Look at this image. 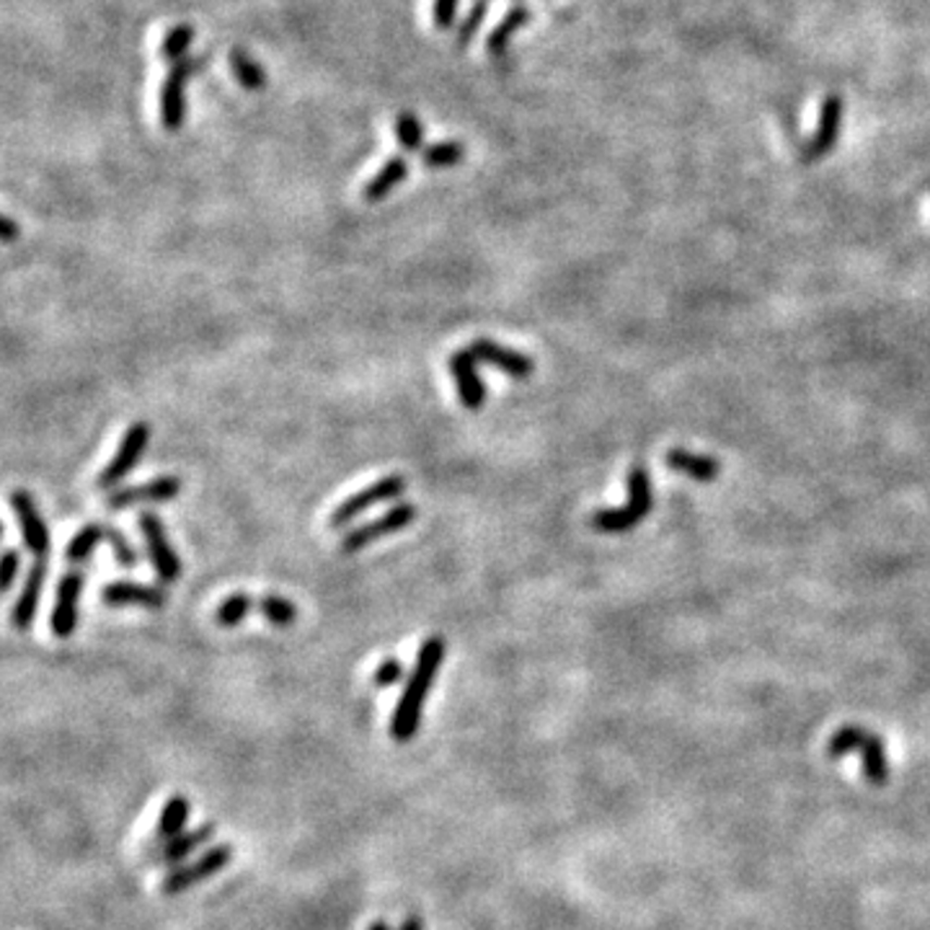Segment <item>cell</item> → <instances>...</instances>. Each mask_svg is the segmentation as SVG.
<instances>
[{
  "instance_id": "cell-20",
  "label": "cell",
  "mask_w": 930,
  "mask_h": 930,
  "mask_svg": "<svg viewBox=\"0 0 930 930\" xmlns=\"http://www.w3.org/2000/svg\"><path fill=\"white\" fill-rule=\"evenodd\" d=\"M191 817V802L186 796H171L169 802L163 804L161 817H158V827H156V843H169V840H174L182 835L186 830V822H189Z\"/></svg>"
},
{
  "instance_id": "cell-9",
  "label": "cell",
  "mask_w": 930,
  "mask_h": 930,
  "mask_svg": "<svg viewBox=\"0 0 930 930\" xmlns=\"http://www.w3.org/2000/svg\"><path fill=\"white\" fill-rule=\"evenodd\" d=\"M413 520H417V507L401 501V505L388 509V512L377 517V520H372V522H368V525L351 530L349 535H344L342 550L344 554H355V550H362L364 546L381 541V537H385V535L398 533V530L411 525Z\"/></svg>"
},
{
  "instance_id": "cell-33",
  "label": "cell",
  "mask_w": 930,
  "mask_h": 930,
  "mask_svg": "<svg viewBox=\"0 0 930 930\" xmlns=\"http://www.w3.org/2000/svg\"><path fill=\"white\" fill-rule=\"evenodd\" d=\"M458 5H460V0H434L432 18H434V26H437L439 32L452 29L455 16H458Z\"/></svg>"
},
{
  "instance_id": "cell-18",
  "label": "cell",
  "mask_w": 930,
  "mask_h": 930,
  "mask_svg": "<svg viewBox=\"0 0 930 930\" xmlns=\"http://www.w3.org/2000/svg\"><path fill=\"white\" fill-rule=\"evenodd\" d=\"M101 599L107 605H112V608L137 605V608L161 610L165 605V592L158 587H148V584H137V582H112L103 587Z\"/></svg>"
},
{
  "instance_id": "cell-36",
  "label": "cell",
  "mask_w": 930,
  "mask_h": 930,
  "mask_svg": "<svg viewBox=\"0 0 930 930\" xmlns=\"http://www.w3.org/2000/svg\"><path fill=\"white\" fill-rule=\"evenodd\" d=\"M401 930H424V922H422V918H419V915H409V918L404 920Z\"/></svg>"
},
{
  "instance_id": "cell-29",
  "label": "cell",
  "mask_w": 930,
  "mask_h": 930,
  "mask_svg": "<svg viewBox=\"0 0 930 930\" xmlns=\"http://www.w3.org/2000/svg\"><path fill=\"white\" fill-rule=\"evenodd\" d=\"M488 11V0H475L471 5V11H468V16L460 21V26L455 29V41H458V50H466L468 45H471L473 34L481 29V24H484Z\"/></svg>"
},
{
  "instance_id": "cell-12",
  "label": "cell",
  "mask_w": 930,
  "mask_h": 930,
  "mask_svg": "<svg viewBox=\"0 0 930 930\" xmlns=\"http://www.w3.org/2000/svg\"><path fill=\"white\" fill-rule=\"evenodd\" d=\"M182 492V481L176 475H161V479L148 481V484L120 488L112 496H107L109 509H127L135 505H163V501L176 499Z\"/></svg>"
},
{
  "instance_id": "cell-32",
  "label": "cell",
  "mask_w": 930,
  "mask_h": 930,
  "mask_svg": "<svg viewBox=\"0 0 930 930\" xmlns=\"http://www.w3.org/2000/svg\"><path fill=\"white\" fill-rule=\"evenodd\" d=\"M107 541H109V546L114 548L116 563H120V567H124V569H135V567H137V554H135V548L129 546L127 537H124V535L120 533V530L107 528Z\"/></svg>"
},
{
  "instance_id": "cell-31",
  "label": "cell",
  "mask_w": 930,
  "mask_h": 930,
  "mask_svg": "<svg viewBox=\"0 0 930 930\" xmlns=\"http://www.w3.org/2000/svg\"><path fill=\"white\" fill-rule=\"evenodd\" d=\"M21 571V554L16 548H5L0 554V595L13 587Z\"/></svg>"
},
{
  "instance_id": "cell-30",
  "label": "cell",
  "mask_w": 930,
  "mask_h": 930,
  "mask_svg": "<svg viewBox=\"0 0 930 930\" xmlns=\"http://www.w3.org/2000/svg\"><path fill=\"white\" fill-rule=\"evenodd\" d=\"M396 137L406 150H422L424 129H422V122H419V116L409 114V112L398 114L396 116Z\"/></svg>"
},
{
  "instance_id": "cell-34",
  "label": "cell",
  "mask_w": 930,
  "mask_h": 930,
  "mask_svg": "<svg viewBox=\"0 0 930 930\" xmlns=\"http://www.w3.org/2000/svg\"><path fill=\"white\" fill-rule=\"evenodd\" d=\"M404 678V667H401V661H398L396 657H390V659H385L381 667H377V672H375V685L377 687H390V685H396L398 680Z\"/></svg>"
},
{
  "instance_id": "cell-24",
  "label": "cell",
  "mask_w": 930,
  "mask_h": 930,
  "mask_svg": "<svg viewBox=\"0 0 930 930\" xmlns=\"http://www.w3.org/2000/svg\"><path fill=\"white\" fill-rule=\"evenodd\" d=\"M107 537V528L99 525V522H91V525L80 528L78 533L71 537V543H67L65 548V558L71 563H80L86 561L88 556L94 554V548L99 546V543Z\"/></svg>"
},
{
  "instance_id": "cell-27",
  "label": "cell",
  "mask_w": 930,
  "mask_h": 930,
  "mask_svg": "<svg viewBox=\"0 0 930 930\" xmlns=\"http://www.w3.org/2000/svg\"><path fill=\"white\" fill-rule=\"evenodd\" d=\"M259 610H261V616H264L272 625H277V629H287V625H293L295 618H298V608H295L289 599L280 597V595L261 597Z\"/></svg>"
},
{
  "instance_id": "cell-10",
  "label": "cell",
  "mask_w": 930,
  "mask_h": 930,
  "mask_svg": "<svg viewBox=\"0 0 930 930\" xmlns=\"http://www.w3.org/2000/svg\"><path fill=\"white\" fill-rule=\"evenodd\" d=\"M840 122H843V99H840L838 94H827L822 99V107H819V122L815 135H811V140L806 142V148L802 150L804 163H815L819 158L832 153L840 135Z\"/></svg>"
},
{
  "instance_id": "cell-22",
  "label": "cell",
  "mask_w": 930,
  "mask_h": 930,
  "mask_svg": "<svg viewBox=\"0 0 930 930\" xmlns=\"http://www.w3.org/2000/svg\"><path fill=\"white\" fill-rule=\"evenodd\" d=\"M530 18H533V13H530V9H525V5H514L512 11H507V16L494 26L492 34H488V39H486L488 54H496V58H501V54L507 52L509 39H512L514 34L522 29V26H528Z\"/></svg>"
},
{
  "instance_id": "cell-26",
  "label": "cell",
  "mask_w": 930,
  "mask_h": 930,
  "mask_svg": "<svg viewBox=\"0 0 930 930\" xmlns=\"http://www.w3.org/2000/svg\"><path fill=\"white\" fill-rule=\"evenodd\" d=\"M195 34H197L195 26H189V24L174 26V29L165 34L163 41H161V58L169 60V62H176V60L186 58V54H189V50H191V41H195Z\"/></svg>"
},
{
  "instance_id": "cell-8",
  "label": "cell",
  "mask_w": 930,
  "mask_h": 930,
  "mask_svg": "<svg viewBox=\"0 0 930 930\" xmlns=\"http://www.w3.org/2000/svg\"><path fill=\"white\" fill-rule=\"evenodd\" d=\"M404 492H406V479H404V475H398V473L385 475V479L375 481V484H372V486L362 488V492L351 494L347 501H342V505L334 509V514H331V520H328L331 528L349 525V522L355 520V517H360L364 512V509L381 505V501L396 499V496H401Z\"/></svg>"
},
{
  "instance_id": "cell-5",
  "label": "cell",
  "mask_w": 930,
  "mask_h": 930,
  "mask_svg": "<svg viewBox=\"0 0 930 930\" xmlns=\"http://www.w3.org/2000/svg\"><path fill=\"white\" fill-rule=\"evenodd\" d=\"M233 860V845L231 843H220L207 847V853H202L197 860H191V864L176 866L174 871H169V877L163 879L161 892L165 897H176V894H184L186 889L202 884V881L218 877L223 868H227V864Z\"/></svg>"
},
{
  "instance_id": "cell-19",
  "label": "cell",
  "mask_w": 930,
  "mask_h": 930,
  "mask_svg": "<svg viewBox=\"0 0 930 930\" xmlns=\"http://www.w3.org/2000/svg\"><path fill=\"white\" fill-rule=\"evenodd\" d=\"M667 466H670L672 471L691 475L693 481H700V484H711L721 471V463L711 458V455L680 450V447H672V450L667 452Z\"/></svg>"
},
{
  "instance_id": "cell-15",
  "label": "cell",
  "mask_w": 930,
  "mask_h": 930,
  "mask_svg": "<svg viewBox=\"0 0 930 930\" xmlns=\"http://www.w3.org/2000/svg\"><path fill=\"white\" fill-rule=\"evenodd\" d=\"M450 372L458 383L460 404L466 409H481L486 401V385L479 375V357L471 349H460L450 357Z\"/></svg>"
},
{
  "instance_id": "cell-23",
  "label": "cell",
  "mask_w": 930,
  "mask_h": 930,
  "mask_svg": "<svg viewBox=\"0 0 930 930\" xmlns=\"http://www.w3.org/2000/svg\"><path fill=\"white\" fill-rule=\"evenodd\" d=\"M227 62H231L233 78H236L240 86L246 88V91H264L266 88L264 67H261L259 62L253 60L246 50H240V47H233L231 54H227Z\"/></svg>"
},
{
  "instance_id": "cell-13",
  "label": "cell",
  "mask_w": 930,
  "mask_h": 930,
  "mask_svg": "<svg viewBox=\"0 0 930 930\" xmlns=\"http://www.w3.org/2000/svg\"><path fill=\"white\" fill-rule=\"evenodd\" d=\"M11 507L16 514L21 535H24V546L32 550L37 558H45L50 550V530H47L45 520H41L37 505H34L29 492H13L11 494Z\"/></svg>"
},
{
  "instance_id": "cell-14",
  "label": "cell",
  "mask_w": 930,
  "mask_h": 930,
  "mask_svg": "<svg viewBox=\"0 0 930 930\" xmlns=\"http://www.w3.org/2000/svg\"><path fill=\"white\" fill-rule=\"evenodd\" d=\"M215 832H218L215 822H202L199 827H195V830L182 832L178 838L169 840V843H153L150 845L148 856H150V860H156V864L176 866V864H182L184 858H189L191 853L199 851V847L212 843Z\"/></svg>"
},
{
  "instance_id": "cell-2",
  "label": "cell",
  "mask_w": 930,
  "mask_h": 930,
  "mask_svg": "<svg viewBox=\"0 0 930 930\" xmlns=\"http://www.w3.org/2000/svg\"><path fill=\"white\" fill-rule=\"evenodd\" d=\"M827 753L830 757H845L851 753L860 755V768H864L866 781L871 785H886L889 776H892V765H889L884 740L879 734H873L871 729L858 727V723H845L840 727L835 734L830 736L827 744Z\"/></svg>"
},
{
  "instance_id": "cell-11",
  "label": "cell",
  "mask_w": 930,
  "mask_h": 930,
  "mask_svg": "<svg viewBox=\"0 0 930 930\" xmlns=\"http://www.w3.org/2000/svg\"><path fill=\"white\" fill-rule=\"evenodd\" d=\"M86 584V576L80 571H67L60 576L58 582V595H54V608H52V633L60 638L73 636L75 625H78V599Z\"/></svg>"
},
{
  "instance_id": "cell-16",
  "label": "cell",
  "mask_w": 930,
  "mask_h": 930,
  "mask_svg": "<svg viewBox=\"0 0 930 930\" xmlns=\"http://www.w3.org/2000/svg\"><path fill=\"white\" fill-rule=\"evenodd\" d=\"M468 349L479 357V362L494 364V368H499L505 375L514 377V381H528V377L533 375V360H530L528 355H522V351L505 347V344H496L492 339H475Z\"/></svg>"
},
{
  "instance_id": "cell-25",
  "label": "cell",
  "mask_w": 930,
  "mask_h": 930,
  "mask_svg": "<svg viewBox=\"0 0 930 930\" xmlns=\"http://www.w3.org/2000/svg\"><path fill=\"white\" fill-rule=\"evenodd\" d=\"M466 156L463 142L458 140H445L422 150V161L426 169H450V165L460 163Z\"/></svg>"
},
{
  "instance_id": "cell-35",
  "label": "cell",
  "mask_w": 930,
  "mask_h": 930,
  "mask_svg": "<svg viewBox=\"0 0 930 930\" xmlns=\"http://www.w3.org/2000/svg\"><path fill=\"white\" fill-rule=\"evenodd\" d=\"M21 238V225L9 215H0V244H13Z\"/></svg>"
},
{
  "instance_id": "cell-28",
  "label": "cell",
  "mask_w": 930,
  "mask_h": 930,
  "mask_svg": "<svg viewBox=\"0 0 930 930\" xmlns=\"http://www.w3.org/2000/svg\"><path fill=\"white\" fill-rule=\"evenodd\" d=\"M248 610H251V597L244 595V592H236V595L225 597L223 603H220L215 620L223 629H236L240 620L248 616Z\"/></svg>"
},
{
  "instance_id": "cell-4",
  "label": "cell",
  "mask_w": 930,
  "mask_h": 930,
  "mask_svg": "<svg viewBox=\"0 0 930 930\" xmlns=\"http://www.w3.org/2000/svg\"><path fill=\"white\" fill-rule=\"evenodd\" d=\"M210 67V52L186 54V58L171 62V71L161 86V124L165 133H178L186 120V86Z\"/></svg>"
},
{
  "instance_id": "cell-7",
  "label": "cell",
  "mask_w": 930,
  "mask_h": 930,
  "mask_svg": "<svg viewBox=\"0 0 930 930\" xmlns=\"http://www.w3.org/2000/svg\"><path fill=\"white\" fill-rule=\"evenodd\" d=\"M137 525H140L145 548H148V556L150 561H153L158 579H161L163 584H174L176 579L182 576V561H178L174 546L169 543V533H165L161 517L145 512L140 514V520H137Z\"/></svg>"
},
{
  "instance_id": "cell-37",
  "label": "cell",
  "mask_w": 930,
  "mask_h": 930,
  "mask_svg": "<svg viewBox=\"0 0 930 930\" xmlns=\"http://www.w3.org/2000/svg\"><path fill=\"white\" fill-rule=\"evenodd\" d=\"M368 930H393V928L385 920H375V922H370Z\"/></svg>"
},
{
  "instance_id": "cell-3",
  "label": "cell",
  "mask_w": 930,
  "mask_h": 930,
  "mask_svg": "<svg viewBox=\"0 0 930 930\" xmlns=\"http://www.w3.org/2000/svg\"><path fill=\"white\" fill-rule=\"evenodd\" d=\"M652 481L646 466H633L629 473V505L618 509H597L590 517V525L599 533H629L652 512Z\"/></svg>"
},
{
  "instance_id": "cell-17",
  "label": "cell",
  "mask_w": 930,
  "mask_h": 930,
  "mask_svg": "<svg viewBox=\"0 0 930 930\" xmlns=\"http://www.w3.org/2000/svg\"><path fill=\"white\" fill-rule=\"evenodd\" d=\"M47 582V558H37L34 561V567L29 569V574H26L24 587H21V595L16 599V605H13L11 610V623L16 631H29L34 618H37V608H39V599H41V590H45Z\"/></svg>"
},
{
  "instance_id": "cell-1",
  "label": "cell",
  "mask_w": 930,
  "mask_h": 930,
  "mask_svg": "<svg viewBox=\"0 0 930 930\" xmlns=\"http://www.w3.org/2000/svg\"><path fill=\"white\" fill-rule=\"evenodd\" d=\"M445 661V638L430 636L419 649L417 665L406 680L401 698H398L396 711L390 716V736L396 742H409L417 736L426 695H430L434 680H437L439 667Z\"/></svg>"
},
{
  "instance_id": "cell-21",
  "label": "cell",
  "mask_w": 930,
  "mask_h": 930,
  "mask_svg": "<svg viewBox=\"0 0 930 930\" xmlns=\"http://www.w3.org/2000/svg\"><path fill=\"white\" fill-rule=\"evenodd\" d=\"M406 174H409V165H406V161H404L401 156L388 158L383 169L377 171V174L372 176L368 184H364L362 197L368 199V202H381V199L388 197L390 191L404 182Z\"/></svg>"
},
{
  "instance_id": "cell-6",
  "label": "cell",
  "mask_w": 930,
  "mask_h": 930,
  "mask_svg": "<svg viewBox=\"0 0 930 930\" xmlns=\"http://www.w3.org/2000/svg\"><path fill=\"white\" fill-rule=\"evenodd\" d=\"M150 443V424L145 422H135L129 426L127 432H124L120 447H116V455L112 460H109V466L103 468L99 473V479H96V486L101 488V492H109V488L120 486L124 479H127L129 473H133V468L140 463L145 447Z\"/></svg>"
}]
</instances>
